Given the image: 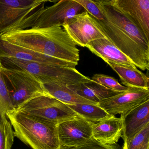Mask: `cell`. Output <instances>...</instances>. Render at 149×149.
<instances>
[{
	"mask_svg": "<svg viewBox=\"0 0 149 149\" xmlns=\"http://www.w3.org/2000/svg\"><path fill=\"white\" fill-rule=\"evenodd\" d=\"M81 5L93 18L97 20H102L104 17L96 4L91 0H75Z\"/></svg>",
	"mask_w": 149,
	"mask_h": 149,
	"instance_id": "obj_26",
	"label": "cell"
},
{
	"mask_svg": "<svg viewBox=\"0 0 149 149\" xmlns=\"http://www.w3.org/2000/svg\"><path fill=\"white\" fill-rule=\"evenodd\" d=\"M86 11L75 0H62L51 6L43 8L31 28L63 26L68 19Z\"/></svg>",
	"mask_w": 149,
	"mask_h": 149,
	"instance_id": "obj_8",
	"label": "cell"
},
{
	"mask_svg": "<svg viewBox=\"0 0 149 149\" xmlns=\"http://www.w3.org/2000/svg\"><path fill=\"white\" fill-rule=\"evenodd\" d=\"M1 72L8 90L14 111L17 110L36 97L48 95L41 82L27 71L1 66Z\"/></svg>",
	"mask_w": 149,
	"mask_h": 149,
	"instance_id": "obj_6",
	"label": "cell"
},
{
	"mask_svg": "<svg viewBox=\"0 0 149 149\" xmlns=\"http://www.w3.org/2000/svg\"><path fill=\"white\" fill-rule=\"evenodd\" d=\"M149 40V0H109Z\"/></svg>",
	"mask_w": 149,
	"mask_h": 149,
	"instance_id": "obj_12",
	"label": "cell"
},
{
	"mask_svg": "<svg viewBox=\"0 0 149 149\" xmlns=\"http://www.w3.org/2000/svg\"><path fill=\"white\" fill-rule=\"evenodd\" d=\"M86 47L104 61L135 67L130 59L106 38L97 39L91 42Z\"/></svg>",
	"mask_w": 149,
	"mask_h": 149,
	"instance_id": "obj_16",
	"label": "cell"
},
{
	"mask_svg": "<svg viewBox=\"0 0 149 149\" xmlns=\"http://www.w3.org/2000/svg\"><path fill=\"white\" fill-rule=\"evenodd\" d=\"M17 110L57 125L78 116L67 104L49 95L36 97Z\"/></svg>",
	"mask_w": 149,
	"mask_h": 149,
	"instance_id": "obj_7",
	"label": "cell"
},
{
	"mask_svg": "<svg viewBox=\"0 0 149 149\" xmlns=\"http://www.w3.org/2000/svg\"><path fill=\"white\" fill-rule=\"evenodd\" d=\"M68 87L84 99L97 104L102 100L121 93L109 89L88 77Z\"/></svg>",
	"mask_w": 149,
	"mask_h": 149,
	"instance_id": "obj_17",
	"label": "cell"
},
{
	"mask_svg": "<svg viewBox=\"0 0 149 149\" xmlns=\"http://www.w3.org/2000/svg\"><path fill=\"white\" fill-rule=\"evenodd\" d=\"M47 0H0V36L31 28Z\"/></svg>",
	"mask_w": 149,
	"mask_h": 149,
	"instance_id": "obj_5",
	"label": "cell"
},
{
	"mask_svg": "<svg viewBox=\"0 0 149 149\" xmlns=\"http://www.w3.org/2000/svg\"><path fill=\"white\" fill-rule=\"evenodd\" d=\"M148 100L149 89L129 88L125 91L102 100L98 106L111 116H124Z\"/></svg>",
	"mask_w": 149,
	"mask_h": 149,
	"instance_id": "obj_9",
	"label": "cell"
},
{
	"mask_svg": "<svg viewBox=\"0 0 149 149\" xmlns=\"http://www.w3.org/2000/svg\"><path fill=\"white\" fill-rule=\"evenodd\" d=\"M59 149H118L114 145L104 144L92 136L83 143L73 146H63Z\"/></svg>",
	"mask_w": 149,
	"mask_h": 149,
	"instance_id": "obj_25",
	"label": "cell"
},
{
	"mask_svg": "<svg viewBox=\"0 0 149 149\" xmlns=\"http://www.w3.org/2000/svg\"><path fill=\"white\" fill-rule=\"evenodd\" d=\"M14 132L6 115L0 111V149H11Z\"/></svg>",
	"mask_w": 149,
	"mask_h": 149,
	"instance_id": "obj_21",
	"label": "cell"
},
{
	"mask_svg": "<svg viewBox=\"0 0 149 149\" xmlns=\"http://www.w3.org/2000/svg\"><path fill=\"white\" fill-rule=\"evenodd\" d=\"M120 118L123 122L122 137L130 139L149 123V100Z\"/></svg>",
	"mask_w": 149,
	"mask_h": 149,
	"instance_id": "obj_14",
	"label": "cell"
},
{
	"mask_svg": "<svg viewBox=\"0 0 149 149\" xmlns=\"http://www.w3.org/2000/svg\"><path fill=\"white\" fill-rule=\"evenodd\" d=\"M67 105L77 115L92 123H96L112 116L98 105L88 104Z\"/></svg>",
	"mask_w": 149,
	"mask_h": 149,
	"instance_id": "obj_20",
	"label": "cell"
},
{
	"mask_svg": "<svg viewBox=\"0 0 149 149\" xmlns=\"http://www.w3.org/2000/svg\"><path fill=\"white\" fill-rule=\"evenodd\" d=\"M10 57L18 60L43 63L66 68H74L77 64L30 50L7 41L0 36V58Z\"/></svg>",
	"mask_w": 149,
	"mask_h": 149,
	"instance_id": "obj_13",
	"label": "cell"
},
{
	"mask_svg": "<svg viewBox=\"0 0 149 149\" xmlns=\"http://www.w3.org/2000/svg\"><path fill=\"white\" fill-rule=\"evenodd\" d=\"M63 27L76 45L83 47L92 41L106 38L87 11L70 18Z\"/></svg>",
	"mask_w": 149,
	"mask_h": 149,
	"instance_id": "obj_10",
	"label": "cell"
},
{
	"mask_svg": "<svg viewBox=\"0 0 149 149\" xmlns=\"http://www.w3.org/2000/svg\"><path fill=\"white\" fill-rule=\"evenodd\" d=\"M0 62L4 68L23 70L29 72L42 84L55 83L68 86L75 84L87 77L76 68H66L10 57H1Z\"/></svg>",
	"mask_w": 149,
	"mask_h": 149,
	"instance_id": "obj_4",
	"label": "cell"
},
{
	"mask_svg": "<svg viewBox=\"0 0 149 149\" xmlns=\"http://www.w3.org/2000/svg\"><path fill=\"white\" fill-rule=\"evenodd\" d=\"M91 80L109 89L117 92H123L129 88L120 84L117 79L106 75L95 74Z\"/></svg>",
	"mask_w": 149,
	"mask_h": 149,
	"instance_id": "obj_23",
	"label": "cell"
},
{
	"mask_svg": "<svg viewBox=\"0 0 149 149\" xmlns=\"http://www.w3.org/2000/svg\"><path fill=\"white\" fill-rule=\"evenodd\" d=\"M92 127L93 136L104 144L114 145L122 137L123 122L120 117L111 116L92 123Z\"/></svg>",
	"mask_w": 149,
	"mask_h": 149,
	"instance_id": "obj_15",
	"label": "cell"
},
{
	"mask_svg": "<svg viewBox=\"0 0 149 149\" xmlns=\"http://www.w3.org/2000/svg\"><path fill=\"white\" fill-rule=\"evenodd\" d=\"M43 86L49 95L65 104L74 105L77 104H88L98 105L80 96L66 85L55 83H47L43 84Z\"/></svg>",
	"mask_w": 149,
	"mask_h": 149,
	"instance_id": "obj_19",
	"label": "cell"
},
{
	"mask_svg": "<svg viewBox=\"0 0 149 149\" xmlns=\"http://www.w3.org/2000/svg\"><path fill=\"white\" fill-rule=\"evenodd\" d=\"M92 123L80 116L57 125L60 147L73 146L93 136Z\"/></svg>",
	"mask_w": 149,
	"mask_h": 149,
	"instance_id": "obj_11",
	"label": "cell"
},
{
	"mask_svg": "<svg viewBox=\"0 0 149 149\" xmlns=\"http://www.w3.org/2000/svg\"><path fill=\"white\" fill-rule=\"evenodd\" d=\"M1 66L0 62V111L6 115L7 113L13 111L14 109L8 90L1 72Z\"/></svg>",
	"mask_w": 149,
	"mask_h": 149,
	"instance_id": "obj_24",
	"label": "cell"
},
{
	"mask_svg": "<svg viewBox=\"0 0 149 149\" xmlns=\"http://www.w3.org/2000/svg\"><path fill=\"white\" fill-rule=\"evenodd\" d=\"M105 62L118 74L122 83L127 88L149 89V77L138 70L136 66H127L109 61Z\"/></svg>",
	"mask_w": 149,
	"mask_h": 149,
	"instance_id": "obj_18",
	"label": "cell"
},
{
	"mask_svg": "<svg viewBox=\"0 0 149 149\" xmlns=\"http://www.w3.org/2000/svg\"><path fill=\"white\" fill-rule=\"evenodd\" d=\"M1 36L8 42L50 57L77 65L80 61L76 45L60 26L28 29Z\"/></svg>",
	"mask_w": 149,
	"mask_h": 149,
	"instance_id": "obj_2",
	"label": "cell"
},
{
	"mask_svg": "<svg viewBox=\"0 0 149 149\" xmlns=\"http://www.w3.org/2000/svg\"><path fill=\"white\" fill-rule=\"evenodd\" d=\"M94 1L104 17L102 20H97L89 14L96 26L136 67L149 70V40L109 0Z\"/></svg>",
	"mask_w": 149,
	"mask_h": 149,
	"instance_id": "obj_1",
	"label": "cell"
},
{
	"mask_svg": "<svg viewBox=\"0 0 149 149\" xmlns=\"http://www.w3.org/2000/svg\"><path fill=\"white\" fill-rule=\"evenodd\" d=\"M149 123L130 139L123 140L122 149H149Z\"/></svg>",
	"mask_w": 149,
	"mask_h": 149,
	"instance_id": "obj_22",
	"label": "cell"
},
{
	"mask_svg": "<svg viewBox=\"0 0 149 149\" xmlns=\"http://www.w3.org/2000/svg\"><path fill=\"white\" fill-rule=\"evenodd\" d=\"M14 135L33 149H59L57 125L18 110L6 114Z\"/></svg>",
	"mask_w": 149,
	"mask_h": 149,
	"instance_id": "obj_3",
	"label": "cell"
}]
</instances>
